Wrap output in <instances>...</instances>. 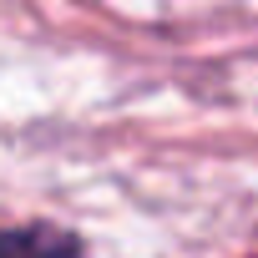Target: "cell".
I'll list each match as a JSON object with an SVG mask.
<instances>
[{"mask_svg": "<svg viewBox=\"0 0 258 258\" xmlns=\"http://www.w3.org/2000/svg\"><path fill=\"white\" fill-rule=\"evenodd\" d=\"M0 258H86V248L66 228L26 223V228H0Z\"/></svg>", "mask_w": 258, "mask_h": 258, "instance_id": "6da1fadb", "label": "cell"}]
</instances>
